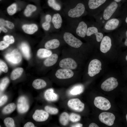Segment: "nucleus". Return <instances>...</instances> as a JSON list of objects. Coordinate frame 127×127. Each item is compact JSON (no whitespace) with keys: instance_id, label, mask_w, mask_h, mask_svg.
<instances>
[{"instance_id":"1","label":"nucleus","mask_w":127,"mask_h":127,"mask_svg":"<svg viewBox=\"0 0 127 127\" xmlns=\"http://www.w3.org/2000/svg\"><path fill=\"white\" fill-rule=\"evenodd\" d=\"M63 38L68 45L73 48H78L83 44L82 42L80 40L70 32H65Z\"/></svg>"},{"instance_id":"2","label":"nucleus","mask_w":127,"mask_h":127,"mask_svg":"<svg viewBox=\"0 0 127 127\" xmlns=\"http://www.w3.org/2000/svg\"><path fill=\"white\" fill-rule=\"evenodd\" d=\"M85 9L84 5L82 3H79L75 7L68 10L67 12V15L70 18H79L84 13Z\"/></svg>"},{"instance_id":"3","label":"nucleus","mask_w":127,"mask_h":127,"mask_svg":"<svg viewBox=\"0 0 127 127\" xmlns=\"http://www.w3.org/2000/svg\"><path fill=\"white\" fill-rule=\"evenodd\" d=\"M101 62L97 59H93L90 62L88 68V74L91 77H93L98 74L101 70Z\"/></svg>"},{"instance_id":"4","label":"nucleus","mask_w":127,"mask_h":127,"mask_svg":"<svg viewBox=\"0 0 127 127\" xmlns=\"http://www.w3.org/2000/svg\"><path fill=\"white\" fill-rule=\"evenodd\" d=\"M94 104L97 107L103 110H107L111 107V104L108 100L101 96L95 97L94 101Z\"/></svg>"},{"instance_id":"5","label":"nucleus","mask_w":127,"mask_h":127,"mask_svg":"<svg viewBox=\"0 0 127 127\" xmlns=\"http://www.w3.org/2000/svg\"><path fill=\"white\" fill-rule=\"evenodd\" d=\"M118 84L117 79L113 77H111L107 79L102 83L101 88L105 91H109L116 88Z\"/></svg>"},{"instance_id":"6","label":"nucleus","mask_w":127,"mask_h":127,"mask_svg":"<svg viewBox=\"0 0 127 127\" xmlns=\"http://www.w3.org/2000/svg\"><path fill=\"white\" fill-rule=\"evenodd\" d=\"M99 119L101 122L107 126H111L114 123L115 117L114 115L112 113L103 112L99 114Z\"/></svg>"},{"instance_id":"7","label":"nucleus","mask_w":127,"mask_h":127,"mask_svg":"<svg viewBox=\"0 0 127 127\" xmlns=\"http://www.w3.org/2000/svg\"><path fill=\"white\" fill-rule=\"evenodd\" d=\"M5 57L8 61L14 64L19 63L22 59L20 53L16 49H14L10 53L6 54Z\"/></svg>"},{"instance_id":"8","label":"nucleus","mask_w":127,"mask_h":127,"mask_svg":"<svg viewBox=\"0 0 127 127\" xmlns=\"http://www.w3.org/2000/svg\"><path fill=\"white\" fill-rule=\"evenodd\" d=\"M17 108L19 112L23 114L28 110L29 105L27 98L25 96H20L18 100Z\"/></svg>"},{"instance_id":"9","label":"nucleus","mask_w":127,"mask_h":127,"mask_svg":"<svg viewBox=\"0 0 127 127\" xmlns=\"http://www.w3.org/2000/svg\"><path fill=\"white\" fill-rule=\"evenodd\" d=\"M68 107L75 111H82L84 108V104L78 98L73 99L69 100L67 103Z\"/></svg>"},{"instance_id":"10","label":"nucleus","mask_w":127,"mask_h":127,"mask_svg":"<svg viewBox=\"0 0 127 127\" xmlns=\"http://www.w3.org/2000/svg\"><path fill=\"white\" fill-rule=\"evenodd\" d=\"M60 66L62 68L73 70L77 67V65L73 59L68 58L61 60L59 64Z\"/></svg>"},{"instance_id":"11","label":"nucleus","mask_w":127,"mask_h":127,"mask_svg":"<svg viewBox=\"0 0 127 127\" xmlns=\"http://www.w3.org/2000/svg\"><path fill=\"white\" fill-rule=\"evenodd\" d=\"M118 6L116 2L113 1L104 10L103 17L105 20L109 19L115 12Z\"/></svg>"},{"instance_id":"12","label":"nucleus","mask_w":127,"mask_h":127,"mask_svg":"<svg viewBox=\"0 0 127 127\" xmlns=\"http://www.w3.org/2000/svg\"><path fill=\"white\" fill-rule=\"evenodd\" d=\"M74 74L73 72L71 70L62 68L57 70L55 75L59 79H66L72 77Z\"/></svg>"},{"instance_id":"13","label":"nucleus","mask_w":127,"mask_h":127,"mask_svg":"<svg viewBox=\"0 0 127 127\" xmlns=\"http://www.w3.org/2000/svg\"><path fill=\"white\" fill-rule=\"evenodd\" d=\"M49 116L48 113L42 110H37L33 115V119L37 122H41L45 121Z\"/></svg>"},{"instance_id":"14","label":"nucleus","mask_w":127,"mask_h":127,"mask_svg":"<svg viewBox=\"0 0 127 127\" xmlns=\"http://www.w3.org/2000/svg\"><path fill=\"white\" fill-rule=\"evenodd\" d=\"M111 46V39L108 36H105L103 38L101 42L100 50L102 53H105L110 50Z\"/></svg>"},{"instance_id":"15","label":"nucleus","mask_w":127,"mask_h":127,"mask_svg":"<svg viewBox=\"0 0 127 127\" xmlns=\"http://www.w3.org/2000/svg\"><path fill=\"white\" fill-rule=\"evenodd\" d=\"M87 25L83 21L80 22L77 27L76 32L79 36L82 38L85 37L87 29Z\"/></svg>"},{"instance_id":"16","label":"nucleus","mask_w":127,"mask_h":127,"mask_svg":"<svg viewBox=\"0 0 127 127\" xmlns=\"http://www.w3.org/2000/svg\"><path fill=\"white\" fill-rule=\"evenodd\" d=\"M44 96L46 100L50 101H56L58 98V95L54 92V90L52 88L48 89L45 91Z\"/></svg>"},{"instance_id":"17","label":"nucleus","mask_w":127,"mask_h":127,"mask_svg":"<svg viewBox=\"0 0 127 127\" xmlns=\"http://www.w3.org/2000/svg\"><path fill=\"white\" fill-rule=\"evenodd\" d=\"M52 22L56 29H60L62 23V18L60 14L58 13L54 14L52 18Z\"/></svg>"},{"instance_id":"18","label":"nucleus","mask_w":127,"mask_h":127,"mask_svg":"<svg viewBox=\"0 0 127 127\" xmlns=\"http://www.w3.org/2000/svg\"><path fill=\"white\" fill-rule=\"evenodd\" d=\"M22 28L25 33L29 34L34 33L38 29L37 26L34 24L24 25L22 27Z\"/></svg>"},{"instance_id":"19","label":"nucleus","mask_w":127,"mask_h":127,"mask_svg":"<svg viewBox=\"0 0 127 127\" xmlns=\"http://www.w3.org/2000/svg\"><path fill=\"white\" fill-rule=\"evenodd\" d=\"M119 23V21L116 18L111 19L106 23L104 28L107 30H114L118 27Z\"/></svg>"},{"instance_id":"20","label":"nucleus","mask_w":127,"mask_h":127,"mask_svg":"<svg viewBox=\"0 0 127 127\" xmlns=\"http://www.w3.org/2000/svg\"><path fill=\"white\" fill-rule=\"evenodd\" d=\"M58 58V55L56 54H52L44 61V65L47 67L52 66L57 62Z\"/></svg>"},{"instance_id":"21","label":"nucleus","mask_w":127,"mask_h":127,"mask_svg":"<svg viewBox=\"0 0 127 127\" xmlns=\"http://www.w3.org/2000/svg\"><path fill=\"white\" fill-rule=\"evenodd\" d=\"M60 43L57 39H53L47 41L45 44L44 47L47 49H53L56 48L59 46Z\"/></svg>"},{"instance_id":"22","label":"nucleus","mask_w":127,"mask_h":127,"mask_svg":"<svg viewBox=\"0 0 127 127\" xmlns=\"http://www.w3.org/2000/svg\"><path fill=\"white\" fill-rule=\"evenodd\" d=\"M20 49L24 57L27 60L30 57V49L28 45L25 43H23L20 45Z\"/></svg>"},{"instance_id":"23","label":"nucleus","mask_w":127,"mask_h":127,"mask_svg":"<svg viewBox=\"0 0 127 127\" xmlns=\"http://www.w3.org/2000/svg\"><path fill=\"white\" fill-rule=\"evenodd\" d=\"M106 0H89L88 5L91 9H95L104 3Z\"/></svg>"},{"instance_id":"24","label":"nucleus","mask_w":127,"mask_h":127,"mask_svg":"<svg viewBox=\"0 0 127 127\" xmlns=\"http://www.w3.org/2000/svg\"><path fill=\"white\" fill-rule=\"evenodd\" d=\"M46 82L43 80L37 79L34 80L32 83L33 87L35 89H39L43 88L46 86Z\"/></svg>"},{"instance_id":"25","label":"nucleus","mask_w":127,"mask_h":127,"mask_svg":"<svg viewBox=\"0 0 127 127\" xmlns=\"http://www.w3.org/2000/svg\"><path fill=\"white\" fill-rule=\"evenodd\" d=\"M52 52L49 49L45 48H40L37 52V56L40 58H47L52 54Z\"/></svg>"},{"instance_id":"26","label":"nucleus","mask_w":127,"mask_h":127,"mask_svg":"<svg viewBox=\"0 0 127 127\" xmlns=\"http://www.w3.org/2000/svg\"><path fill=\"white\" fill-rule=\"evenodd\" d=\"M23 71V69L21 67L17 68L14 69L11 74V79L13 80L19 78L22 75Z\"/></svg>"},{"instance_id":"27","label":"nucleus","mask_w":127,"mask_h":127,"mask_svg":"<svg viewBox=\"0 0 127 127\" xmlns=\"http://www.w3.org/2000/svg\"><path fill=\"white\" fill-rule=\"evenodd\" d=\"M69 116L67 113L66 112L62 113L59 117V120L60 123L62 125L66 126L68 123Z\"/></svg>"},{"instance_id":"28","label":"nucleus","mask_w":127,"mask_h":127,"mask_svg":"<svg viewBox=\"0 0 127 127\" xmlns=\"http://www.w3.org/2000/svg\"><path fill=\"white\" fill-rule=\"evenodd\" d=\"M84 87L82 85H78L73 87L70 90V93L72 95L80 94L83 92Z\"/></svg>"},{"instance_id":"29","label":"nucleus","mask_w":127,"mask_h":127,"mask_svg":"<svg viewBox=\"0 0 127 127\" xmlns=\"http://www.w3.org/2000/svg\"><path fill=\"white\" fill-rule=\"evenodd\" d=\"M16 106L13 103H10L6 106L2 110L3 113L5 114L11 113L16 109Z\"/></svg>"},{"instance_id":"30","label":"nucleus","mask_w":127,"mask_h":127,"mask_svg":"<svg viewBox=\"0 0 127 127\" xmlns=\"http://www.w3.org/2000/svg\"><path fill=\"white\" fill-rule=\"evenodd\" d=\"M36 7L34 5L31 4L28 5L24 11V15L27 17L30 16L32 12L36 10Z\"/></svg>"},{"instance_id":"31","label":"nucleus","mask_w":127,"mask_h":127,"mask_svg":"<svg viewBox=\"0 0 127 127\" xmlns=\"http://www.w3.org/2000/svg\"><path fill=\"white\" fill-rule=\"evenodd\" d=\"M48 3L50 7L56 10L60 11L61 8L60 5L56 2L55 0H48Z\"/></svg>"},{"instance_id":"32","label":"nucleus","mask_w":127,"mask_h":127,"mask_svg":"<svg viewBox=\"0 0 127 127\" xmlns=\"http://www.w3.org/2000/svg\"><path fill=\"white\" fill-rule=\"evenodd\" d=\"M17 9V5L16 4L13 3L8 6L7 9V11L8 14L12 16L15 13Z\"/></svg>"},{"instance_id":"33","label":"nucleus","mask_w":127,"mask_h":127,"mask_svg":"<svg viewBox=\"0 0 127 127\" xmlns=\"http://www.w3.org/2000/svg\"><path fill=\"white\" fill-rule=\"evenodd\" d=\"M4 122L6 127H15L14 121L13 119L10 117H7L5 118L4 120Z\"/></svg>"},{"instance_id":"34","label":"nucleus","mask_w":127,"mask_h":127,"mask_svg":"<svg viewBox=\"0 0 127 127\" xmlns=\"http://www.w3.org/2000/svg\"><path fill=\"white\" fill-rule=\"evenodd\" d=\"M44 109L48 113L52 115H56L58 112V109L56 108L47 106L45 107Z\"/></svg>"},{"instance_id":"35","label":"nucleus","mask_w":127,"mask_h":127,"mask_svg":"<svg viewBox=\"0 0 127 127\" xmlns=\"http://www.w3.org/2000/svg\"><path fill=\"white\" fill-rule=\"evenodd\" d=\"M98 32L97 28L95 27H90L88 28L86 35L87 36H91L95 34V36Z\"/></svg>"},{"instance_id":"36","label":"nucleus","mask_w":127,"mask_h":127,"mask_svg":"<svg viewBox=\"0 0 127 127\" xmlns=\"http://www.w3.org/2000/svg\"><path fill=\"white\" fill-rule=\"evenodd\" d=\"M81 118V116L79 115L72 113L69 116V120L72 122H76L79 121Z\"/></svg>"},{"instance_id":"37","label":"nucleus","mask_w":127,"mask_h":127,"mask_svg":"<svg viewBox=\"0 0 127 127\" xmlns=\"http://www.w3.org/2000/svg\"><path fill=\"white\" fill-rule=\"evenodd\" d=\"M9 80L8 78L5 77L3 78L1 80L0 84V91H3L9 83Z\"/></svg>"},{"instance_id":"38","label":"nucleus","mask_w":127,"mask_h":127,"mask_svg":"<svg viewBox=\"0 0 127 127\" xmlns=\"http://www.w3.org/2000/svg\"><path fill=\"white\" fill-rule=\"evenodd\" d=\"M3 39L4 41L9 44L13 43L14 42V38L12 36L6 35L4 37Z\"/></svg>"},{"instance_id":"39","label":"nucleus","mask_w":127,"mask_h":127,"mask_svg":"<svg viewBox=\"0 0 127 127\" xmlns=\"http://www.w3.org/2000/svg\"><path fill=\"white\" fill-rule=\"evenodd\" d=\"M0 70L4 73H7L8 71V67L6 64L3 61L0 60Z\"/></svg>"},{"instance_id":"40","label":"nucleus","mask_w":127,"mask_h":127,"mask_svg":"<svg viewBox=\"0 0 127 127\" xmlns=\"http://www.w3.org/2000/svg\"><path fill=\"white\" fill-rule=\"evenodd\" d=\"M9 44L4 41H1L0 42V50H3L8 47Z\"/></svg>"},{"instance_id":"41","label":"nucleus","mask_w":127,"mask_h":127,"mask_svg":"<svg viewBox=\"0 0 127 127\" xmlns=\"http://www.w3.org/2000/svg\"><path fill=\"white\" fill-rule=\"evenodd\" d=\"M8 97L6 95L3 96L0 98V106H1L4 104L7 101Z\"/></svg>"},{"instance_id":"42","label":"nucleus","mask_w":127,"mask_h":127,"mask_svg":"<svg viewBox=\"0 0 127 127\" xmlns=\"http://www.w3.org/2000/svg\"><path fill=\"white\" fill-rule=\"evenodd\" d=\"M42 28L45 30L48 31L50 28V24L49 23L45 21L42 24Z\"/></svg>"},{"instance_id":"43","label":"nucleus","mask_w":127,"mask_h":127,"mask_svg":"<svg viewBox=\"0 0 127 127\" xmlns=\"http://www.w3.org/2000/svg\"><path fill=\"white\" fill-rule=\"evenodd\" d=\"M5 25L10 29H13L14 27V24L11 22L7 20H5Z\"/></svg>"},{"instance_id":"44","label":"nucleus","mask_w":127,"mask_h":127,"mask_svg":"<svg viewBox=\"0 0 127 127\" xmlns=\"http://www.w3.org/2000/svg\"><path fill=\"white\" fill-rule=\"evenodd\" d=\"M95 36L97 41L98 42H100L102 39L103 35L102 33L98 32Z\"/></svg>"},{"instance_id":"45","label":"nucleus","mask_w":127,"mask_h":127,"mask_svg":"<svg viewBox=\"0 0 127 127\" xmlns=\"http://www.w3.org/2000/svg\"><path fill=\"white\" fill-rule=\"evenodd\" d=\"M45 19L46 21L50 23L52 20V17L50 15L47 14L45 16Z\"/></svg>"},{"instance_id":"46","label":"nucleus","mask_w":127,"mask_h":127,"mask_svg":"<svg viewBox=\"0 0 127 127\" xmlns=\"http://www.w3.org/2000/svg\"><path fill=\"white\" fill-rule=\"evenodd\" d=\"M24 127H34L35 125L33 123L28 122L26 123L24 125Z\"/></svg>"},{"instance_id":"47","label":"nucleus","mask_w":127,"mask_h":127,"mask_svg":"<svg viewBox=\"0 0 127 127\" xmlns=\"http://www.w3.org/2000/svg\"><path fill=\"white\" fill-rule=\"evenodd\" d=\"M5 25V20H4L0 19V26L1 27L4 26Z\"/></svg>"},{"instance_id":"48","label":"nucleus","mask_w":127,"mask_h":127,"mask_svg":"<svg viewBox=\"0 0 127 127\" xmlns=\"http://www.w3.org/2000/svg\"><path fill=\"white\" fill-rule=\"evenodd\" d=\"M83 126V124L80 123H77L75 124L72 125L71 127H81Z\"/></svg>"},{"instance_id":"49","label":"nucleus","mask_w":127,"mask_h":127,"mask_svg":"<svg viewBox=\"0 0 127 127\" xmlns=\"http://www.w3.org/2000/svg\"><path fill=\"white\" fill-rule=\"evenodd\" d=\"M89 127H99L96 124L94 123H91L89 126Z\"/></svg>"},{"instance_id":"50","label":"nucleus","mask_w":127,"mask_h":127,"mask_svg":"<svg viewBox=\"0 0 127 127\" xmlns=\"http://www.w3.org/2000/svg\"><path fill=\"white\" fill-rule=\"evenodd\" d=\"M2 29V30L5 32H7V30L5 28L4 26H1L0 27Z\"/></svg>"},{"instance_id":"51","label":"nucleus","mask_w":127,"mask_h":127,"mask_svg":"<svg viewBox=\"0 0 127 127\" xmlns=\"http://www.w3.org/2000/svg\"><path fill=\"white\" fill-rule=\"evenodd\" d=\"M126 35L127 37V38L125 40L124 43V44L125 46H127V31L126 32Z\"/></svg>"},{"instance_id":"52","label":"nucleus","mask_w":127,"mask_h":127,"mask_svg":"<svg viewBox=\"0 0 127 127\" xmlns=\"http://www.w3.org/2000/svg\"><path fill=\"white\" fill-rule=\"evenodd\" d=\"M115 1L117 2H119L121 0H114Z\"/></svg>"},{"instance_id":"53","label":"nucleus","mask_w":127,"mask_h":127,"mask_svg":"<svg viewBox=\"0 0 127 127\" xmlns=\"http://www.w3.org/2000/svg\"><path fill=\"white\" fill-rule=\"evenodd\" d=\"M125 21L127 23V17L126 18V19L125 20Z\"/></svg>"},{"instance_id":"54","label":"nucleus","mask_w":127,"mask_h":127,"mask_svg":"<svg viewBox=\"0 0 127 127\" xmlns=\"http://www.w3.org/2000/svg\"><path fill=\"white\" fill-rule=\"evenodd\" d=\"M0 33L1 31H2V30L1 28V27H0Z\"/></svg>"},{"instance_id":"55","label":"nucleus","mask_w":127,"mask_h":127,"mask_svg":"<svg viewBox=\"0 0 127 127\" xmlns=\"http://www.w3.org/2000/svg\"><path fill=\"white\" fill-rule=\"evenodd\" d=\"M126 118L127 122V114L126 115Z\"/></svg>"},{"instance_id":"56","label":"nucleus","mask_w":127,"mask_h":127,"mask_svg":"<svg viewBox=\"0 0 127 127\" xmlns=\"http://www.w3.org/2000/svg\"><path fill=\"white\" fill-rule=\"evenodd\" d=\"M126 60L127 61V56H126Z\"/></svg>"},{"instance_id":"57","label":"nucleus","mask_w":127,"mask_h":127,"mask_svg":"<svg viewBox=\"0 0 127 127\" xmlns=\"http://www.w3.org/2000/svg\"></svg>"}]
</instances>
